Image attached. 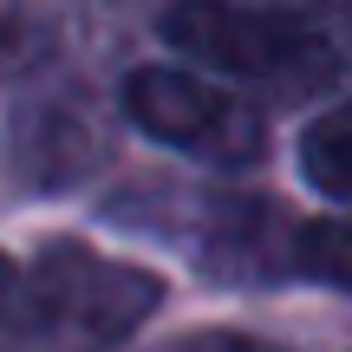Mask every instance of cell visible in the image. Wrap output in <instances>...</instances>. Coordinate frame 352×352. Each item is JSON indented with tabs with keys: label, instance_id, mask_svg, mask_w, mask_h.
<instances>
[{
	"label": "cell",
	"instance_id": "8992f818",
	"mask_svg": "<svg viewBox=\"0 0 352 352\" xmlns=\"http://www.w3.org/2000/svg\"><path fill=\"white\" fill-rule=\"evenodd\" d=\"M294 280L352 294V215H307L294 222V254H287Z\"/></svg>",
	"mask_w": 352,
	"mask_h": 352
},
{
	"label": "cell",
	"instance_id": "7a4b0ae2",
	"mask_svg": "<svg viewBox=\"0 0 352 352\" xmlns=\"http://www.w3.org/2000/svg\"><path fill=\"white\" fill-rule=\"evenodd\" d=\"M170 46L274 91H333L352 78V13L320 7H170L157 20Z\"/></svg>",
	"mask_w": 352,
	"mask_h": 352
},
{
	"label": "cell",
	"instance_id": "3957f363",
	"mask_svg": "<svg viewBox=\"0 0 352 352\" xmlns=\"http://www.w3.org/2000/svg\"><path fill=\"white\" fill-rule=\"evenodd\" d=\"M124 118L144 138L209 157V164H228V170L254 164L267 151V124L254 104H241L235 91L209 85L196 72H176V65H138L124 78Z\"/></svg>",
	"mask_w": 352,
	"mask_h": 352
},
{
	"label": "cell",
	"instance_id": "9c48e42d",
	"mask_svg": "<svg viewBox=\"0 0 352 352\" xmlns=\"http://www.w3.org/2000/svg\"><path fill=\"white\" fill-rule=\"evenodd\" d=\"M13 300H20V267H13V254L0 248V333L13 327Z\"/></svg>",
	"mask_w": 352,
	"mask_h": 352
},
{
	"label": "cell",
	"instance_id": "52a82bcc",
	"mask_svg": "<svg viewBox=\"0 0 352 352\" xmlns=\"http://www.w3.org/2000/svg\"><path fill=\"white\" fill-rule=\"evenodd\" d=\"M300 176L327 202H352V98L300 131Z\"/></svg>",
	"mask_w": 352,
	"mask_h": 352
},
{
	"label": "cell",
	"instance_id": "6da1fadb",
	"mask_svg": "<svg viewBox=\"0 0 352 352\" xmlns=\"http://www.w3.org/2000/svg\"><path fill=\"white\" fill-rule=\"evenodd\" d=\"M164 307V274L91 248V241L52 235L33 254L26 300L13 314L20 352H118L144 320Z\"/></svg>",
	"mask_w": 352,
	"mask_h": 352
},
{
	"label": "cell",
	"instance_id": "ba28073f",
	"mask_svg": "<svg viewBox=\"0 0 352 352\" xmlns=\"http://www.w3.org/2000/svg\"><path fill=\"white\" fill-rule=\"evenodd\" d=\"M176 352H287V346L261 340V333H241V327H209V333H189Z\"/></svg>",
	"mask_w": 352,
	"mask_h": 352
},
{
	"label": "cell",
	"instance_id": "5b68a950",
	"mask_svg": "<svg viewBox=\"0 0 352 352\" xmlns=\"http://www.w3.org/2000/svg\"><path fill=\"white\" fill-rule=\"evenodd\" d=\"M98 144H91V124H78V118L65 111H46L39 124H26V176H33L39 189H65L78 183L91 164H98Z\"/></svg>",
	"mask_w": 352,
	"mask_h": 352
},
{
	"label": "cell",
	"instance_id": "277c9868",
	"mask_svg": "<svg viewBox=\"0 0 352 352\" xmlns=\"http://www.w3.org/2000/svg\"><path fill=\"white\" fill-rule=\"evenodd\" d=\"M209 274L222 280H287V254H294V215L267 196L248 202H215L209 222Z\"/></svg>",
	"mask_w": 352,
	"mask_h": 352
}]
</instances>
